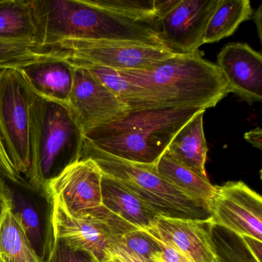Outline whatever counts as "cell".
<instances>
[{"label":"cell","mask_w":262,"mask_h":262,"mask_svg":"<svg viewBox=\"0 0 262 262\" xmlns=\"http://www.w3.org/2000/svg\"><path fill=\"white\" fill-rule=\"evenodd\" d=\"M151 93L161 108L215 106L228 94L226 82L216 64L199 50L174 55L145 70L119 71Z\"/></svg>","instance_id":"6da1fadb"},{"label":"cell","mask_w":262,"mask_h":262,"mask_svg":"<svg viewBox=\"0 0 262 262\" xmlns=\"http://www.w3.org/2000/svg\"><path fill=\"white\" fill-rule=\"evenodd\" d=\"M196 107L128 111L85 136L99 149L124 160L152 165L166 151L179 130L196 115Z\"/></svg>","instance_id":"7a4b0ae2"},{"label":"cell","mask_w":262,"mask_h":262,"mask_svg":"<svg viewBox=\"0 0 262 262\" xmlns=\"http://www.w3.org/2000/svg\"><path fill=\"white\" fill-rule=\"evenodd\" d=\"M84 139L67 105L33 92L29 106L30 165L26 176L30 186L44 194L52 179L81 159Z\"/></svg>","instance_id":"3957f363"},{"label":"cell","mask_w":262,"mask_h":262,"mask_svg":"<svg viewBox=\"0 0 262 262\" xmlns=\"http://www.w3.org/2000/svg\"><path fill=\"white\" fill-rule=\"evenodd\" d=\"M82 158L93 159L104 174L122 182L159 216L199 220L211 217L207 204L192 199L162 179L156 171V164L119 159L99 149L85 138Z\"/></svg>","instance_id":"277c9868"},{"label":"cell","mask_w":262,"mask_h":262,"mask_svg":"<svg viewBox=\"0 0 262 262\" xmlns=\"http://www.w3.org/2000/svg\"><path fill=\"white\" fill-rule=\"evenodd\" d=\"M49 202V228L53 240H60L83 251L99 262L107 247L128 231L139 230L113 214L105 207L83 215L70 214L58 198H47Z\"/></svg>","instance_id":"5b68a950"},{"label":"cell","mask_w":262,"mask_h":262,"mask_svg":"<svg viewBox=\"0 0 262 262\" xmlns=\"http://www.w3.org/2000/svg\"><path fill=\"white\" fill-rule=\"evenodd\" d=\"M19 69L0 70V137L15 169L26 176L30 165L29 106L33 91Z\"/></svg>","instance_id":"8992f818"},{"label":"cell","mask_w":262,"mask_h":262,"mask_svg":"<svg viewBox=\"0 0 262 262\" xmlns=\"http://www.w3.org/2000/svg\"><path fill=\"white\" fill-rule=\"evenodd\" d=\"M51 50L67 52L73 63L116 71L145 70L174 56L164 47L129 41L64 39Z\"/></svg>","instance_id":"52a82bcc"},{"label":"cell","mask_w":262,"mask_h":262,"mask_svg":"<svg viewBox=\"0 0 262 262\" xmlns=\"http://www.w3.org/2000/svg\"><path fill=\"white\" fill-rule=\"evenodd\" d=\"M210 211L214 226L262 242L261 196L243 182L216 186Z\"/></svg>","instance_id":"ba28073f"},{"label":"cell","mask_w":262,"mask_h":262,"mask_svg":"<svg viewBox=\"0 0 262 262\" xmlns=\"http://www.w3.org/2000/svg\"><path fill=\"white\" fill-rule=\"evenodd\" d=\"M71 63L73 82L68 108L84 136L128 113V108L86 69Z\"/></svg>","instance_id":"9c48e42d"},{"label":"cell","mask_w":262,"mask_h":262,"mask_svg":"<svg viewBox=\"0 0 262 262\" xmlns=\"http://www.w3.org/2000/svg\"><path fill=\"white\" fill-rule=\"evenodd\" d=\"M102 176L93 159L82 158L52 179L46 186L44 195L58 198L70 214H93L104 207Z\"/></svg>","instance_id":"30bf717a"},{"label":"cell","mask_w":262,"mask_h":262,"mask_svg":"<svg viewBox=\"0 0 262 262\" xmlns=\"http://www.w3.org/2000/svg\"><path fill=\"white\" fill-rule=\"evenodd\" d=\"M219 0H179L158 19L159 39L173 54H191L203 45L204 35Z\"/></svg>","instance_id":"8fae6325"},{"label":"cell","mask_w":262,"mask_h":262,"mask_svg":"<svg viewBox=\"0 0 262 262\" xmlns=\"http://www.w3.org/2000/svg\"><path fill=\"white\" fill-rule=\"evenodd\" d=\"M214 225L206 220L158 216L142 231L171 245L193 262H211L217 255L213 241Z\"/></svg>","instance_id":"7c38bea8"},{"label":"cell","mask_w":262,"mask_h":262,"mask_svg":"<svg viewBox=\"0 0 262 262\" xmlns=\"http://www.w3.org/2000/svg\"><path fill=\"white\" fill-rule=\"evenodd\" d=\"M217 68L233 93L248 103L262 101V56L250 46L232 42L217 56Z\"/></svg>","instance_id":"4fadbf2b"},{"label":"cell","mask_w":262,"mask_h":262,"mask_svg":"<svg viewBox=\"0 0 262 262\" xmlns=\"http://www.w3.org/2000/svg\"><path fill=\"white\" fill-rule=\"evenodd\" d=\"M35 94L68 107L73 82V66L67 52L19 69Z\"/></svg>","instance_id":"5bb4252c"},{"label":"cell","mask_w":262,"mask_h":262,"mask_svg":"<svg viewBox=\"0 0 262 262\" xmlns=\"http://www.w3.org/2000/svg\"><path fill=\"white\" fill-rule=\"evenodd\" d=\"M10 208L22 227L33 250L42 262L48 257L53 245L50 228L44 225V217L35 200L25 191L10 185L3 179Z\"/></svg>","instance_id":"9a60e30c"},{"label":"cell","mask_w":262,"mask_h":262,"mask_svg":"<svg viewBox=\"0 0 262 262\" xmlns=\"http://www.w3.org/2000/svg\"><path fill=\"white\" fill-rule=\"evenodd\" d=\"M102 198L105 208L139 230L148 228L159 216L122 182L104 174Z\"/></svg>","instance_id":"2e32d148"},{"label":"cell","mask_w":262,"mask_h":262,"mask_svg":"<svg viewBox=\"0 0 262 262\" xmlns=\"http://www.w3.org/2000/svg\"><path fill=\"white\" fill-rule=\"evenodd\" d=\"M199 113L174 136L165 152L185 166L208 180L205 170L208 145L203 128V115Z\"/></svg>","instance_id":"e0dca14e"},{"label":"cell","mask_w":262,"mask_h":262,"mask_svg":"<svg viewBox=\"0 0 262 262\" xmlns=\"http://www.w3.org/2000/svg\"><path fill=\"white\" fill-rule=\"evenodd\" d=\"M0 39L27 42L39 50L33 0H0Z\"/></svg>","instance_id":"ac0fdd59"},{"label":"cell","mask_w":262,"mask_h":262,"mask_svg":"<svg viewBox=\"0 0 262 262\" xmlns=\"http://www.w3.org/2000/svg\"><path fill=\"white\" fill-rule=\"evenodd\" d=\"M155 166L162 179L192 199L207 204L210 208V202L215 194L216 186L211 184L209 180L204 179L165 151Z\"/></svg>","instance_id":"d6986e66"},{"label":"cell","mask_w":262,"mask_h":262,"mask_svg":"<svg viewBox=\"0 0 262 262\" xmlns=\"http://www.w3.org/2000/svg\"><path fill=\"white\" fill-rule=\"evenodd\" d=\"M74 65L86 69L128 108V111L161 108L148 90L133 83L119 71L95 66Z\"/></svg>","instance_id":"ffe728a7"},{"label":"cell","mask_w":262,"mask_h":262,"mask_svg":"<svg viewBox=\"0 0 262 262\" xmlns=\"http://www.w3.org/2000/svg\"><path fill=\"white\" fill-rule=\"evenodd\" d=\"M253 13L249 0H219L205 30L203 44L231 36L242 23L251 19Z\"/></svg>","instance_id":"44dd1931"},{"label":"cell","mask_w":262,"mask_h":262,"mask_svg":"<svg viewBox=\"0 0 262 262\" xmlns=\"http://www.w3.org/2000/svg\"><path fill=\"white\" fill-rule=\"evenodd\" d=\"M0 262H42L10 206L0 223Z\"/></svg>","instance_id":"7402d4cb"},{"label":"cell","mask_w":262,"mask_h":262,"mask_svg":"<svg viewBox=\"0 0 262 262\" xmlns=\"http://www.w3.org/2000/svg\"><path fill=\"white\" fill-rule=\"evenodd\" d=\"M59 50L40 51L27 42L0 39V69L24 68L56 56Z\"/></svg>","instance_id":"603a6c76"},{"label":"cell","mask_w":262,"mask_h":262,"mask_svg":"<svg viewBox=\"0 0 262 262\" xmlns=\"http://www.w3.org/2000/svg\"><path fill=\"white\" fill-rule=\"evenodd\" d=\"M93 2L102 8L136 20L158 19L155 14L154 0H93Z\"/></svg>","instance_id":"cb8c5ba5"},{"label":"cell","mask_w":262,"mask_h":262,"mask_svg":"<svg viewBox=\"0 0 262 262\" xmlns=\"http://www.w3.org/2000/svg\"><path fill=\"white\" fill-rule=\"evenodd\" d=\"M116 242L150 262L153 255L160 251V247L154 238L142 230L125 233L119 236Z\"/></svg>","instance_id":"d4e9b609"},{"label":"cell","mask_w":262,"mask_h":262,"mask_svg":"<svg viewBox=\"0 0 262 262\" xmlns=\"http://www.w3.org/2000/svg\"><path fill=\"white\" fill-rule=\"evenodd\" d=\"M44 262H96L83 251L70 248L60 240H53L48 257Z\"/></svg>","instance_id":"484cf974"},{"label":"cell","mask_w":262,"mask_h":262,"mask_svg":"<svg viewBox=\"0 0 262 262\" xmlns=\"http://www.w3.org/2000/svg\"><path fill=\"white\" fill-rule=\"evenodd\" d=\"M99 262H150L118 242L107 247Z\"/></svg>","instance_id":"4316f807"},{"label":"cell","mask_w":262,"mask_h":262,"mask_svg":"<svg viewBox=\"0 0 262 262\" xmlns=\"http://www.w3.org/2000/svg\"><path fill=\"white\" fill-rule=\"evenodd\" d=\"M0 179L16 185H25L24 177L15 169L0 137Z\"/></svg>","instance_id":"83f0119b"},{"label":"cell","mask_w":262,"mask_h":262,"mask_svg":"<svg viewBox=\"0 0 262 262\" xmlns=\"http://www.w3.org/2000/svg\"><path fill=\"white\" fill-rule=\"evenodd\" d=\"M149 235L151 236V234H149ZM151 237L154 238V240L157 242L158 245L160 247V251L153 255V257H151V262H193L187 256L184 255L180 251H178L176 248L171 247V245L156 238L153 236H151Z\"/></svg>","instance_id":"f1b7e54d"},{"label":"cell","mask_w":262,"mask_h":262,"mask_svg":"<svg viewBox=\"0 0 262 262\" xmlns=\"http://www.w3.org/2000/svg\"><path fill=\"white\" fill-rule=\"evenodd\" d=\"M179 2V0H154L156 17L158 19L163 17L168 12L171 11Z\"/></svg>","instance_id":"f546056e"},{"label":"cell","mask_w":262,"mask_h":262,"mask_svg":"<svg viewBox=\"0 0 262 262\" xmlns=\"http://www.w3.org/2000/svg\"><path fill=\"white\" fill-rule=\"evenodd\" d=\"M247 249L250 251L251 256L256 262H261L262 242L251 238V237H242Z\"/></svg>","instance_id":"4dcf8cb0"},{"label":"cell","mask_w":262,"mask_h":262,"mask_svg":"<svg viewBox=\"0 0 262 262\" xmlns=\"http://www.w3.org/2000/svg\"><path fill=\"white\" fill-rule=\"evenodd\" d=\"M244 138L247 142L255 147L261 149L262 147V130L260 127L254 128L244 135Z\"/></svg>","instance_id":"1f68e13d"},{"label":"cell","mask_w":262,"mask_h":262,"mask_svg":"<svg viewBox=\"0 0 262 262\" xmlns=\"http://www.w3.org/2000/svg\"><path fill=\"white\" fill-rule=\"evenodd\" d=\"M10 206V199L6 193L5 188L3 184V179H0V223H1V221H2L6 211Z\"/></svg>","instance_id":"d6a6232c"},{"label":"cell","mask_w":262,"mask_h":262,"mask_svg":"<svg viewBox=\"0 0 262 262\" xmlns=\"http://www.w3.org/2000/svg\"><path fill=\"white\" fill-rule=\"evenodd\" d=\"M261 8L262 6L260 5L257 11L255 13H253L252 16H251V18L257 26V33H258V36L260 40H261Z\"/></svg>","instance_id":"836d02e7"},{"label":"cell","mask_w":262,"mask_h":262,"mask_svg":"<svg viewBox=\"0 0 262 262\" xmlns=\"http://www.w3.org/2000/svg\"><path fill=\"white\" fill-rule=\"evenodd\" d=\"M211 262H224L223 260H222V257H220V256L217 254V256H216L215 257H214V259H213L212 260H211Z\"/></svg>","instance_id":"e575fe53"},{"label":"cell","mask_w":262,"mask_h":262,"mask_svg":"<svg viewBox=\"0 0 262 262\" xmlns=\"http://www.w3.org/2000/svg\"><path fill=\"white\" fill-rule=\"evenodd\" d=\"M0 70H2V69H0Z\"/></svg>","instance_id":"d590c367"}]
</instances>
